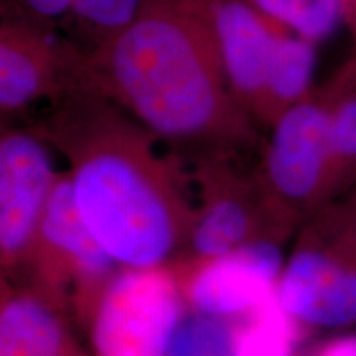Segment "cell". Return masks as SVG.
<instances>
[{
  "label": "cell",
  "mask_w": 356,
  "mask_h": 356,
  "mask_svg": "<svg viewBox=\"0 0 356 356\" xmlns=\"http://www.w3.org/2000/svg\"><path fill=\"white\" fill-rule=\"evenodd\" d=\"M26 126L65 159L84 222L122 267L184 254L195 221L191 177L157 136L92 91L44 106Z\"/></svg>",
  "instance_id": "cell-1"
},
{
  "label": "cell",
  "mask_w": 356,
  "mask_h": 356,
  "mask_svg": "<svg viewBox=\"0 0 356 356\" xmlns=\"http://www.w3.org/2000/svg\"><path fill=\"white\" fill-rule=\"evenodd\" d=\"M86 89L193 152L259 145L210 30L177 0H147L122 32L86 53Z\"/></svg>",
  "instance_id": "cell-2"
},
{
  "label": "cell",
  "mask_w": 356,
  "mask_h": 356,
  "mask_svg": "<svg viewBox=\"0 0 356 356\" xmlns=\"http://www.w3.org/2000/svg\"><path fill=\"white\" fill-rule=\"evenodd\" d=\"M185 302L165 266L119 269L86 328L96 356H165Z\"/></svg>",
  "instance_id": "cell-7"
},
{
  "label": "cell",
  "mask_w": 356,
  "mask_h": 356,
  "mask_svg": "<svg viewBox=\"0 0 356 356\" xmlns=\"http://www.w3.org/2000/svg\"><path fill=\"white\" fill-rule=\"evenodd\" d=\"M284 264L280 244L264 241L210 259L188 261L177 277L193 310L244 320L277 299Z\"/></svg>",
  "instance_id": "cell-11"
},
{
  "label": "cell",
  "mask_w": 356,
  "mask_h": 356,
  "mask_svg": "<svg viewBox=\"0 0 356 356\" xmlns=\"http://www.w3.org/2000/svg\"><path fill=\"white\" fill-rule=\"evenodd\" d=\"M346 29L350 30L351 37L355 40L356 48V0H348V20H346Z\"/></svg>",
  "instance_id": "cell-19"
},
{
  "label": "cell",
  "mask_w": 356,
  "mask_h": 356,
  "mask_svg": "<svg viewBox=\"0 0 356 356\" xmlns=\"http://www.w3.org/2000/svg\"><path fill=\"white\" fill-rule=\"evenodd\" d=\"M243 320L193 310L177 325L165 356H236Z\"/></svg>",
  "instance_id": "cell-16"
},
{
  "label": "cell",
  "mask_w": 356,
  "mask_h": 356,
  "mask_svg": "<svg viewBox=\"0 0 356 356\" xmlns=\"http://www.w3.org/2000/svg\"><path fill=\"white\" fill-rule=\"evenodd\" d=\"M296 330L297 323L277 297L243 320L236 356H292Z\"/></svg>",
  "instance_id": "cell-17"
},
{
  "label": "cell",
  "mask_w": 356,
  "mask_h": 356,
  "mask_svg": "<svg viewBox=\"0 0 356 356\" xmlns=\"http://www.w3.org/2000/svg\"><path fill=\"white\" fill-rule=\"evenodd\" d=\"M350 190H351V195H350V198L346 200V202H348V203L351 204V207H353L355 210H356V184H355L353 186H351Z\"/></svg>",
  "instance_id": "cell-20"
},
{
  "label": "cell",
  "mask_w": 356,
  "mask_h": 356,
  "mask_svg": "<svg viewBox=\"0 0 356 356\" xmlns=\"http://www.w3.org/2000/svg\"><path fill=\"white\" fill-rule=\"evenodd\" d=\"M236 150L193 152L190 177L197 190L186 261L216 257L254 243H282L293 226L275 210L254 168Z\"/></svg>",
  "instance_id": "cell-4"
},
{
  "label": "cell",
  "mask_w": 356,
  "mask_h": 356,
  "mask_svg": "<svg viewBox=\"0 0 356 356\" xmlns=\"http://www.w3.org/2000/svg\"><path fill=\"white\" fill-rule=\"evenodd\" d=\"M0 356L89 355L63 309L26 284L2 279Z\"/></svg>",
  "instance_id": "cell-12"
},
{
  "label": "cell",
  "mask_w": 356,
  "mask_h": 356,
  "mask_svg": "<svg viewBox=\"0 0 356 356\" xmlns=\"http://www.w3.org/2000/svg\"><path fill=\"white\" fill-rule=\"evenodd\" d=\"M274 24L320 44L348 20V0H246Z\"/></svg>",
  "instance_id": "cell-15"
},
{
  "label": "cell",
  "mask_w": 356,
  "mask_h": 356,
  "mask_svg": "<svg viewBox=\"0 0 356 356\" xmlns=\"http://www.w3.org/2000/svg\"><path fill=\"white\" fill-rule=\"evenodd\" d=\"M50 145L30 126L3 124L0 132V262L2 279L17 282L40 222L60 180Z\"/></svg>",
  "instance_id": "cell-9"
},
{
  "label": "cell",
  "mask_w": 356,
  "mask_h": 356,
  "mask_svg": "<svg viewBox=\"0 0 356 356\" xmlns=\"http://www.w3.org/2000/svg\"><path fill=\"white\" fill-rule=\"evenodd\" d=\"M277 297L296 323H356V210L346 200L325 204L304 222L280 274Z\"/></svg>",
  "instance_id": "cell-3"
},
{
  "label": "cell",
  "mask_w": 356,
  "mask_h": 356,
  "mask_svg": "<svg viewBox=\"0 0 356 356\" xmlns=\"http://www.w3.org/2000/svg\"><path fill=\"white\" fill-rule=\"evenodd\" d=\"M86 89V53L44 26L0 20V115L3 124Z\"/></svg>",
  "instance_id": "cell-8"
},
{
  "label": "cell",
  "mask_w": 356,
  "mask_h": 356,
  "mask_svg": "<svg viewBox=\"0 0 356 356\" xmlns=\"http://www.w3.org/2000/svg\"><path fill=\"white\" fill-rule=\"evenodd\" d=\"M323 89L328 109L333 200L356 184V50Z\"/></svg>",
  "instance_id": "cell-14"
},
{
  "label": "cell",
  "mask_w": 356,
  "mask_h": 356,
  "mask_svg": "<svg viewBox=\"0 0 356 356\" xmlns=\"http://www.w3.org/2000/svg\"><path fill=\"white\" fill-rule=\"evenodd\" d=\"M119 266L84 222L68 173L61 172L24 274L17 282L43 293L70 318L88 328Z\"/></svg>",
  "instance_id": "cell-5"
},
{
  "label": "cell",
  "mask_w": 356,
  "mask_h": 356,
  "mask_svg": "<svg viewBox=\"0 0 356 356\" xmlns=\"http://www.w3.org/2000/svg\"><path fill=\"white\" fill-rule=\"evenodd\" d=\"M318 356H356V335L337 338L325 345Z\"/></svg>",
  "instance_id": "cell-18"
},
{
  "label": "cell",
  "mask_w": 356,
  "mask_h": 356,
  "mask_svg": "<svg viewBox=\"0 0 356 356\" xmlns=\"http://www.w3.org/2000/svg\"><path fill=\"white\" fill-rule=\"evenodd\" d=\"M147 0H0L2 17L44 26L84 53L122 32Z\"/></svg>",
  "instance_id": "cell-13"
},
{
  "label": "cell",
  "mask_w": 356,
  "mask_h": 356,
  "mask_svg": "<svg viewBox=\"0 0 356 356\" xmlns=\"http://www.w3.org/2000/svg\"><path fill=\"white\" fill-rule=\"evenodd\" d=\"M210 30L233 95L257 126L266 129L267 92L282 35L246 0H177Z\"/></svg>",
  "instance_id": "cell-10"
},
{
  "label": "cell",
  "mask_w": 356,
  "mask_h": 356,
  "mask_svg": "<svg viewBox=\"0 0 356 356\" xmlns=\"http://www.w3.org/2000/svg\"><path fill=\"white\" fill-rule=\"evenodd\" d=\"M269 132L256 173L275 210L297 228L325 204L335 202L323 89H314L286 111Z\"/></svg>",
  "instance_id": "cell-6"
}]
</instances>
